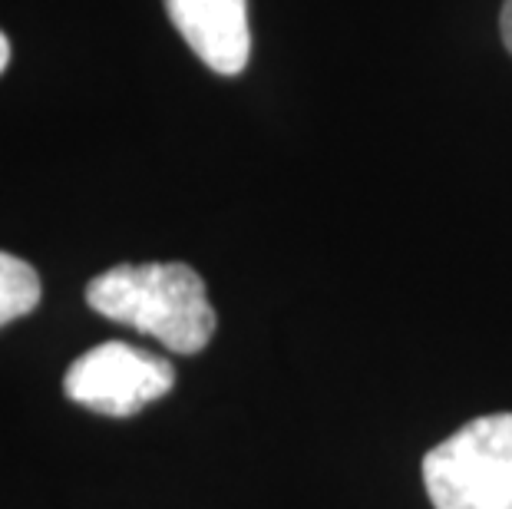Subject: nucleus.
Here are the masks:
<instances>
[{"instance_id": "nucleus-2", "label": "nucleus", "mask_w": 512, "mask_h": 509, "mask_svg": "<svg viewBox=\"0 0 512 509\" xmlns=\"http://www.w3.org/2000/svg\"><path fill=\"white\" fill-rule=\"evenodd\" d=\"M423 483L437 509H512V414L476 417L433 447Z\"/></svg>"}, {"instance_id": "nucleus-7", "label": "nucleus", "mask_w": 512, "mask_h": 509, "mask_svg": "<svg viewBox=\"0 0 512 509\" xmlns=\"http://www.w3.org/2000/svg\"><path fill=\"white\" fill-rule=\"evenodd\" d=\"M7 63H10V40L4 30H0V73L7 70Z\"/></svg>"}, {"instance_id": "nucleus-5", "label": "nucleus", "mask_w": 512, "mask_h": 509, "mask_svg": "<svg viewBox=\"0 0 512 509\" xmlns=\"http://www.w3.org/2000/svg\"><path fill=\"white\" fill-rule=\"evenodd\" d=\"M40 305V275L24 258L0 252V328Z\"/></svg>"}, {"instance_id": "nucleus-6", "label": "nucleus", "mask_w": 512, "mask_h": 509, "mask_svg": "<svg viewBox=\"0 0 512 509\" xmlns=\"http://www.w3.org/2000/svg\"><path fill=\"white\" fill-rule=\"evenodd\" d=\"M499 30H503V43L512 53V0H503V14H499Z\"/></svg>"}, {"instance_id": "nucleus-3", "label": "nucleus", "mask_w": 512, "mask_h": 509, "mask_svg": "<svg viewBox=\"0 0 512 509\" xmlns=\"http://www.w3.org/2000/svg\"><path fill=\"white\" fill-rule=\"evenodd\" d=\"M176 384V367L166 357L126 341H103L80 354L63 377V391L103 417H133Z\"/></svg>"}, {"instance_id": "nucleus-4", "label": "nucleus", "mask_w": 512, "mask_h": 509, "mask_svg": "<svg viewBox=\"0 0 512 509\" xmlns=\"http://www.w3.org/2000/svg\"><path fill=\"white\" fill-rule=\"evenodd\" d=\"M182 40L212 73L238 77L252 57L248 0H162Z\"/></svg>"}, {"instance_id": "nucleus-1", "label": "nucleus", "mask_w": 512, "mask_h": 509, "mask_svg": "<svg viewBox=\"0 0 512 509\" xmlns=\"http://www.w3.org/2000/svg\"><path fill=\"white\" fill-rule=\"evenodd\" d=\"M86 305L176 354H199L219 324L202 275L182 262L116 265L86 285Z\"/></svg>"}]
</instances>
